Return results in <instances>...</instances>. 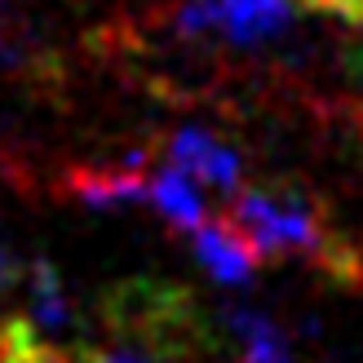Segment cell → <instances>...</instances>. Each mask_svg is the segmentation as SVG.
<instances>
[{
  "label": "cell",
  "mask_w": 363,
  "mask_h": 363,
  "mask_svg": "<svg viewBox=\"0 0 363 363\" xmlns=\"http://www.w3.org/2000/svg\"><path fill=\"white\" fill-rule=\"evenodd\" d=\"M0 275H5V252H0Z\"/></svg>",
  "instance_id": "obj_9"
},
{
  "label": "cell",
  "mask_w": 363,
  "mask_h": 363,
  "mask_svg": "<svg viewBox=\"0 0 363 363\" xmlns=\"http://www.w3.org/2000/svg\"><path fill=\"white\" fill-rule=\"evenodd\" d=\"M169 164L182 169L191 182H204L213 191H240V151L226 147V142H217L213 133L204 129H177L169 138Z\"/></svg>",
  "instance_id": "obj_2"
},
{
  "label": "cell",
  "mask_w": 363,
  "mask_h": 363,
  "mask_svg": "<svg viewBox=\"0 0 363 363\" xmlns=\"http://www.w3.org/2000/svg\"><path fill=\"white\" fill-rule=\"evenodd\" d=\"M151 204L164 213V222L177 226V230H195V226L208 222V204H204V195H199V186L173 164L151 177Z\"/></svg>",
  "instance_id": "obj_6"
},
{
  "label": "cell",
  "mask_w": 363,
  "mask_h": 363,
  "mask_svg": "<svg viewBox=\"0 0 363 363\" xmlns=\"http://www.w3.org/2000/svg\"><path fill=\"white\" fill-rule=\"evenodd\" d=\"M80 363H142L124 350H80Z\"/></svg>",
  "instance_id": "obj_7"
},
{
  "label": "cell",
  "mask_w": 363,
  "mask_h": 363,
  "mask_svg": "<svg viewBox=\"0 0 363 363\" xmlns=\"http://www.w3.org/2000/svg\"><path fill=\"white\" fill-rule=\"evenodd\" d=\"M67 191L89 208H124L151 195V182L142 177V160H129L120 169H71Z\"/></svg>",
  "instance_id": "obj_4"
},
{
  "label": "cell",
  "mask_w": 363,
  "mask_h": 363,
  "mask_svg": "<svg viewBox=\"0 0 363 363\" xmlns=\"http://www.w3.org/2000/svg\"><path fill=\"white\" fill-rule=\"evenodd\" d=\"M226 217L240 226L252 248L266 257H306L328 266L333 275H359L354 248L328 226V213L301 186H240Z\"/></svg>",
  "instance_id": "obj_1"
},
{
  "label": "cell",
  "mask_w": 363,
  "mask_h": 363,
  "mask_svg": "<svg viewBox=\"0 0 363 363\" xmlns=\"http://www.w3.org/2000/svg\"><path fill=\"white\" fill-rule=\"evenodd\" d=\"M301 0H217V35L240 45H257L279 35L297 18Z\"/></svg>",
  "instance_id": "obj_5"
},
{
  "label": "cell",
  "mask_w": 363,
  "mask_h": 363,
  "mask_svg": "<svg viewBox=\"0 0 363 363\" xmlns=\"http://www.w3.org/2000/svg\"><path fill=\"white\" fill-rule=\"evenodd\" d=\"M13 62H18V53H13L5 40H0V67H13Z\"/></svg>",
  "instance_id": "obj_8"
},
{
  "label": "cell",
  "mask_w": 363,
  "mask_h": 363,
  "mask_svg": "<svg viewBox=\"0 0 363 363\" xmlns=\"http://www.w3.org/2000/svg\"><path fill=\"white\" fill-rule=\"evenodd\" d=\"M195 262L208 270V275L217 284H248L252 270L262 266V252L252 248V240L230 222V217H222V222H204L195 226Z\"/></svg>",
  "instance_id": "obj_3"
}]
</instances>
